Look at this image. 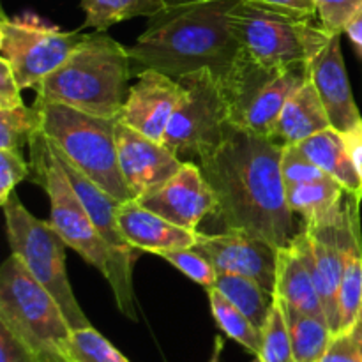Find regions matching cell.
Returning a JSON list of instances; mask_svg holds the SVG:
<instances>
[{"instance_id":"27","label":"cell","mask_w":362,"mask_h":362,"mask_svg":"<svg viewBox=\"0 0 362 362\" xmlns=\"http://www.w3.org/2000/svg\"><path fill=\"white\" fill-rule=\"evenodd\" d=\"M207 296L212 317H214L218 327L225 332L226 338L239 343L240 346H244L253 356H260L262 339H264L260 329L243 311L237 310L214 286L207 288Z\"/></svg>"},{"instance_id":"25","label":"cell","mask_w":362,"mask_h":362,"mask_svg":"<svg viewBox=\"0 0 362 362\" xmlns=\"http://www.w3.org/2000/svg\"><path fill=\"white\" fill-rule=\"evenodd\" d=\"M214 288L219 290L237 310L243 311L260 331L265 327L274 304V292L255 279L239 274H218Z\"/></svg>"},{"instance_id":"7","label":"cell","mask_w":362,"mask_h":362,"mask_svg":"<svg viewBox=\"0 0 362 362\" xmlns=\"http://www.w3.org/2000/svg\"><path fill=\"white\" fill-rule=\"evenodd\" d=\"M7 240L30 274L55 297L73 331L90 327L87 315L78 304L66 269V240L49 221H41L25 209L16 193L2 205Z\"/></svg>"},{"instance_id":"14","label":"cell","mask_w":362,"mask_h":362,"mask_svg":"<svg viewBox=\"0 0 362 362\" xmlns=\"http://www.w3.org/2000/svg\"><path fill=\"white\" fill-rule=\"evenodd\" d=\"M117 154L124 182L133 200L147 197L180 170V161L161 141H156L117 120Z\"/></svg>"},{"instance_id":"35","label":"cell","mask_w":362,"mask_h":362,"mask_svg":"<svg viewBox=\"0 0 362 362\" xmlns=\"http://www.w3.org/2000/svg\"><path fill=\"white\" fill-rule=\"evenodd\" d=\"M320 362H362V338L356 331L336 334Z\"/></svg>"},{"instance_id":"13","label":"cell","mask_w":362,"mask_h":362,"mask_svg":"<svg viewBox=\"0 0 362 362\" xmlns=\"http://www.w3.org/2000/svg\"><path fill=\"white\" fill-rule=\"evenodd\" d=\"M194 250L211 262L218 274L246 276L274 292L278 250L272 244L243 230H225L214 235L198 232Z\"/></svg>"},{"instance_id":"1","label":"cell","mask_w":362,"mask_h":362,"mask_svg":"<svg viewBox=\"0 0 362 362\" xmlns=\"http://www.w3.org/2000/svg\"><path fill=\"white\" fill-rule=\"evenodd\" d=\"M281 154V144L230 122L221 144L198 163L225 230H243L276 250L290 246L304 228L288 207Z\"/></svg>"},{"instance_id":"36","label":"cell","mask_w":362,"mask_h":362,"mask_svg":"<svg viewBox=\"0 0 362 362\" xmlns=\"http://www.w3.org/2000/svg\"><path fill=\"white\" fill-rule=\"evenodd\" d=\"M255 6L288 14V16L304 18V20H320L315 0H246Z\"/></svg>"},{"instance_id":"38","label":"cell","mask_w":362,"mask_h":362,"mask_svg":"<svg viewBox=\"0 0 362 362\" xmlns=\"http://www.w3.org/2000/svg\"><path fill=\"white\" fill-rule=\"evenodd\" d=\"M20 92L21 88L9 64L0 59V108H14V106L23 105Z\"/></svg>"},{"instance_id":"16","label":"cell","mask_w":362,"mask_h":362,"mask_svg":"<svg viewBox=\"0 0 362 362\" xmlns=\"http://www.w3.org/2000/svg\"><path fill=\"white\" fill-rule=\"evenodd\" d=\"M182 94L184 88L179 80L161 71L145 69L136 76V83L129 87L117 120L163 144L166 127Z\"/></svg>"},{"instance_id":"23","label":"cell","mask_w":362,"mask_h":362,"mask_svg":"<svg viewBox=\"0 0 362 362\" xmlns=\"http://www.w3.org/2000/svg\"><path fill=\"white\" fill-rule=\"evenodd\" d=\"M362 304V233L361 218L356 216L345 253V271L339 286V332H352Z\"/></svg>"},{"instance_id":"17","label":"cell","mask_w":362,"mask_h":362,"mask_svg":"<svg viewBox=\"0 0 362 362\" xmlns=\"http://www.w3.org/2000/svg\"><path fill=\"white\" fill-rule=\"evenodd\" d=\"M310 80L325 106L331 127L339 133L352 129L362 120L350 88L341 53V34L331 35L327 45L310 62Z\"/></svg>"},{"instance_id":"2","label":"cell","mask_w":362,"mask_h":362,"mask_svg":"<svg viewBox=\"0 0 362 362\" xmlns=\"http://www.w3.org/2000/svg\"><path fill=\"white\" fill-rule=\"evenodd\" d=\"M239 0H209L172 7L148 18L144 34L127 48L131 73L156 69L172 78L211 69L225 78L240 55L228 14Z\"/></svg>"},{"instance_id":"24","label":"cell","mask_w":362,"mask_h":362,"mask_svg":"<svg viewBox=\"0 0 362 362\" xmlns=\"http://www.w3.org/2000/svg\"><path fill=\"white\" fill-rule=\"evenodd\" d=\"M281 304L288 324L293 359L296 362H320L334 338L327 320L303 313L283 300Z\"/></svg>"},{"instance_id":"19","label":"cell","mask_w":362,"mask_h":362,"mask_svg":"<svg viewBox=\"0 0 362 362\" xmlns=\"http://www.w3.org/2000/svg\"><path fill=\"white\" fill-rule=\"evenodd\" d=\"M327 127H331V120L313 81L308 78L283 106L271 140L281 145H299Z\"/></svg>"},{"instance_id":"12","label":"cell","mask_w":362,"mask_h":362,"mask_svg":"<svg viewBox=\"0 0 362 362\" xmlns=\"http://www.w3.org/2000/svg\"><path fill=\"white\" fill-rule=\"evenodd\" d=\"M57 158H59L66 175L69 177L73 187L76 189L78 197L83 202L85 209L90 214L95 230L103 237V240L108 246L110 255H112V265H110V274L106 279H108L113 296H115L117 308L124 317L138 322L133 290V264L136 250L127 243L126 237L120 232L119 223H117V209H119L120 202L110 197L103 187L92 182L83 173L78 172L69 161H66L60 156H57Z\"/></svg>"},{"instance_id":"33","label":"cell","mask_w":362,"mask_h":362,"mask_svg":"<svg viewBox=\"0 0 362 362\" xmlns=\"http://www.w3.org/2000/svg\"><path fill=\"white\" fill-rule=\"evenodd\" d=\"M318 18L329 34H343L349 21L362 9V0H315Z\"/></svg>"},{"instance_id":"30","label":"cell","mask_w":362,"mask_h":362,"mask_svg":"<svg viewBox=\"0 0 362 362\" xmlns=\"http://www.w3.org/2000/svg\"><path fill=\"white\" fill-rule=\"evenodd\" d=\"M69 362H129L94 327L76 329L71 334Z\"/></svg>"},{"instance_id":"31","label":"cell","mask_w":362,"mask_h":362,"mask_svg":"<svg viewBox=\"0 0 362 362\" xmlns=\"http://www.w3.org/2000/svg\"><path fill=\"white\" fill-rule=\"evenodd\" d=\"M159 257L165 258L166 262L179 269L184 276L191 279V281L198 283V285L211 288L214 286L218 272L212 267L211 262L198 253L194 247H184V250H173V251H163Z\"/></svg>"},{"instance_id":"39","label":"cell","mask_w":362,"mask_h":362,"mask_svg":"<svg viewBox=\"0 0 362 362\" xmlns=\"http://www.w3.org/2000/svg\"><path fill=\"white\" fill-rule=\"evenodd\" d=\"M343 134V141H345L346 152H349L352 165L356 168L357 175H359L362 182V120L359 124L352 127V129L345 131Z\"/></svg>"},{"instance_id":"44","label":"cell","mask_w":362,"mask_h":362,"mask_svg":"<svg viewBox=\"0 0 362 362\" xmlns=\"http://www.w3.org/2000/svg\"><path fill=\"white\" fill-rule=\"evenodd\" d=\"M251 362H264V361H262V359H260V357H258V356H255V359H253V361H251Z\"/></svg>"},{"instance_id":"9","label":"cell","mask_w":362,"mask_h":362,"mask_svg":"<svg viewBox=\"0 0 362 362\" xmlns=\"http://www.w3.org/2000/svg\"><path fill=\"white\" fill-rule=\"evenodd\" d=\"M184 94L166 127L163 145L180 161L207 158L223 141L230 124V106L219 76L200 69L177 78Z\"/></svg>"},{"instance_id":"8","label":"cell","mask_w":362,"mask_h":362,"mask_svg":"<svg viewBox=\"0 0 362 362\" xmlns=\"http://www.w3.org/2000/svg\"><path fill=\"white\" fill-rule=\"evenodd\" d=\"M308 78V62L271 69L247 59L240 49L230 73L219 78L230 106V122L271 138L283 106Z\"/></svg>"},{"instance_id":"21","label":"cell","mask_w":362,"mask_h":362,"mask_svg":"<svg viewBox=\"0 0 362 362\" xmlns=\"http://www.w3.org/2000/svg\"><path fill=\"white\" fill-rule=\"evenodd\" d=\"M346 193L331 177L297 186H286V200L293 214L303 218V226H317L334 221L345 212Z\"/></svg>"},{"instance_id":"6","label":"cell","mask_w":362,"mask_h":362,"mask_svg":"<svg viewBox=\"0 0 362 362\" xmlns=\"http://www.w3.org/2000/svg\"><path fill=\"white\" fill-rule=\"evenodd\" d=\"M230 28L247 59L264 67L310 64L331 35L320 20H304L239 0L228 14Z\"/></svg>"},{"instance_id":"28","label":"cell","mask_w":362,"mask_h":362,"mask_svg":"<svg viewBox=\"0 0 362 362\" xmlns=\"http://www.w3.org/2000/svg\"><path fill=\"white\" fill-rule=\"evenodd\" d=\"M262 350L260 359L264 362H296L293 359L292 341H290L288 324H286L285 311L281 299L274 296V304L269 313L265 327L262 329Z\"/></svg>"},{"instance_id":"34","label":"cell","mask_w":362,"mask_h":362,"mask_svg":"<svg viewBox=\"0 0 362 362\" xmlns=\"http://www.w3.org/2000/svg\"><path fill=\"white\" fill-rule=\"evenodd\" d=\"M30 175V165L20 151L0 148V204H6L18 184Z\"/></svg>"},{"instance_id":"43","label":"cell","mask_w":362,"mask_h":362,"mask_svg":"<svg viewBox=\"0 0 362 362\" xmlns=\"http://www.w3.org/2000/svg\"><path fill=\"white\" fill-rule=\"evenodd\" d=\"M354 331H356L357 334H359L361 338H362V304H361V315H359V320H357V325H356V329H354Z\"/></svg>"},{"instance_id":"37","label":"cell","mask_w":362,"mask_h":362,"mask_svg":"<svg viewBox=\"0 0 362 362\" xmlns=\"http://www.w3.org/2000/svg\"><path fill=\"white\" fill-rule=\"evenodd\" d=\"M0 362H41L39 357L14 336L4 324H0Z\"/></svg>"},{"instance_id":"32","label":"cell","mask_w":362,"mask_h":362,"mask_svg":"<svg viewBox=\"0 0 362 362\" xmlns=\"http://www.w3.org/2000/svg\"><path fill=\"white\" fill-rule=\"evenodd\" d=\"M281 175L285 180V186L315 182V180L329 177L308 158L306 152L299 145H283Z\"/></svg>"},{"instance_id":"22","label":"cell","mask_w":362,"mask_h":362,"mask_svg":"<svg viewBox=\"0 0 362 362\" xmlns=\"http://www.w3.org/2000/svg\"><path fill=\"white\" fill-rule=\"evenodd\" d=\"M299 147L325 175L341 184L346 193L354 194L362 202V182L346 152L343 134L338 129L327 127L308 140L300 141Z\"/></svg>"},{"instance_id":"3","label":"cell","mask_w":362,"mask_h":362,"mask_svg":"<svg viewBox=\"0 0 362 362\" xmlns=\"http://www.w3.org/2000/svg\"><path fill=\"white\" fill-rule=\"evenodd\" d=\"M133 78L126 46L105 32L85 34L53 73L35 87L37 99L62 103L90 115L117 119L129 94Z\"/></svg>"},{"instance_id":"26","label":"cell","mask_w":362,"mask_h":362,"mask_svg":"<svg viewBox=\"0 0 362 362\" xmlns=\"http://www.w3.org/2000/svg\"><path fill=\"white\" fill-rule=\"evenodd\" d=\"M83 27L106 32L113 25L136 16L152 18L165 11L163 0H81Z\"/></svg>"},{"instance_id":"10","label":"cell","mask_w":362,"mask_h":362,"mask_svg":"<svg viewBox=\"0 0 362 362\" xmlns=\"http://www.w3.org/2000/svg\"><path fill=\"white\" fill-rule=\"evenodd\" d=\"M28 147L32 152L30 168H34L35 180L45 187L49 198V225L66 240L67 247L76 251L85 262L108 278L112 255L95 230L90 214L78 197L69 177L64 172L59 158L53 154L48 141L39 131Z\"/></svg>"},{"instance_id":"15","label":"cell","mask_w":362,"mask_h":362,"mask_svg":"<svg viewBox=\"0 0 362 362\" xmlns=\"http://www.w3.org/2000/svg\"><path fill=\"white\" fill-rule=\"evenodd\" d=\"M138 202L148 211L187 230H198L205 216L214 214L218 205L214 189L194 161H184L168 182Z\"/></svg>"},{"instance_id":"41","label":"cell","mask_w":362,"mask_h":362,"mask_svg":"<svg viewBox=\"0 0 362 362\" xmlns=\"http://www.w3.org/2000/svg\"><path fill=\"white\" fill-rule=\"evenodd\" d=\"M165 2V9H172V7H182V6H191V4H200V2H209V0H163Z\"/></svg>"},{"instance_id":"11","label":"cell","mask_w":362,"mask_h":362,"mask_svg":"<svg viewBox=\"0 0 362 362\" xmlns=\"http://www.w3.org/2000/svg\"><path fill=\"white\" fill-rule=\"evenodd\" d=\"M85 34L64 32L32 13L0 20V53L21 90L35 88L42 78L66 62Z\"/></svg>"},{"instance_id":"4","label":"cell","mask_w":362,"mask_h":362,"mask_svg":"<svg viewBox=\"0 0 362 362\" xmlns=\"http://www.w3.org/2000/svg\"><path fill=\"white\" fill-rule=\"evenodd\" d=\"M34 110L39 119V133L57 156L69 161L120 204L133 200L119 166L117 119L90 115L62 103L37 98Z\"/></svg>"},{"instance_id":"40","label":"cell","mask_w":362,"mask_h":362,"mask_svg":"<svg viewBox=\"0 0 362 362\" xmlns=\"http://www.w3.org/2000/svg\"><path fill=\"white\" fill-rule=\"evenodd\" d=\"M345 34L349 35L357 57L362 59V9L349 21V25L345 28Z\"/></svg>"},{"instance_id":"5","label":"cell","mask_w":362,"mask_h":362,"mask_svg":"<svg viewBox=\"0 0 362 362\" xmlns=\"http://www.w3.org/2000/svg\"><path fill=\"white\" fill-rule=\"evenodd\" d=\"M0 324L41 362H69L73 327L55 297L13 253L0 269Z\"/></svg>"},{"instance_id":"20","label":"cell","mask_w":362,"mask_h":362,"mask_svg":"<svg viewBox=\"0 0 362 362\" xmlns=\"http://www.w3.org/2000/svg\"><path fill=\"white\" fill-rule=\"evenodd\" d=\"M274 296L303 313L327 320L297 237L290 246L278 250Z\"/></svg>"},{"instance_id":"42","label":"cell","mask_w":362,"mask_h":362,"mask_svg":"<svg viewBox=\"0 0 362 362\" xmlns=\"http://www.w3.org/2000/svg\"><path fill=\"white\" fill-rule=\"evenodd\" d=\"M221 350H223V338H216V346L214 352H212V357L209 362H221Z\"/></svg>"},{"instance_id":"18","label":"cell","mask_w":362,"mask_h":362,"mask_svg":"<svg viewBox=\"0 0 362 362\" xmlns=\"http://www.w3.org/2000/svg\"><path fill=\"white\" fill-rule=\"evenodd\" d=\"M117 223L127 243L136 251L159 255L163 251L194 247L198 230H187L148 211L138 200H127L117 209Z\"/></svg>"},{"instance_id":"29","label":"cell","mask_w":362,"mask_h":362,"mask_svg":"<svg viewBox=\"0 0 362 362\" xmlns=\"http://www.w3.org/2000/svg\"><path fill=\"white\" fill-rule=\"evenodd\" d=\"M39 131V119L34 106L20 105L14 108H0V148L20 151L30 144Z\"/></svg>"}]
</instances>
